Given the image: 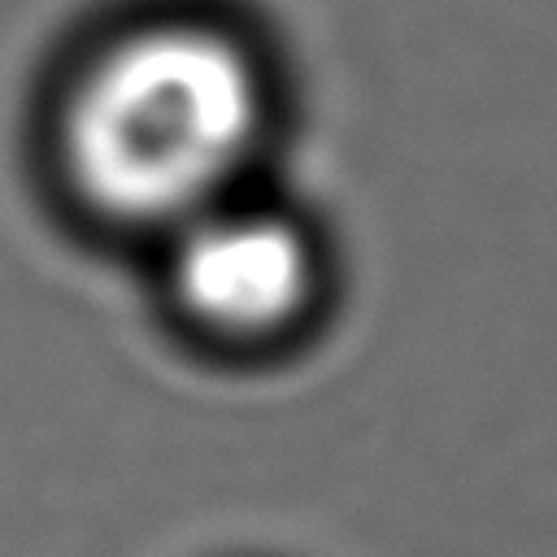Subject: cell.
I'll use <instances>...</instances> for the list:
<instances>
[{
	"instance_id": "obj_2",
	"label": "cell",
	"mask_w": 557,
	"mask_h": 557,
	"mask_svg": "<svg viewBox=\"0 0 557 557\" xmlns=\"http://www.w3.org/2000/svg\"><path fill=\"white\" fill-rule=\"evenodd\" d=\"M322 244L300 213L239 191L165 235V287L205 339L261 348L296 335L322 296Z\"/></svg>"
},
{
	"instance_id": "obj_1",
	"label": "cell",
	"mask_w": 557,
	"mask_h": 557,
	"mask_svg": "<svg viewBox=\"0 0 557 557\" xmlns=\"http://www.w3.org/2000/svg\"><path fill=\"white\" fill-rule=\"evenodd\" d=\"M278 126V74L248 30L161 13L109 35L65 83L57 165L109 226L170 235L252 191Z\"/></svg>"
}]
</instances>
